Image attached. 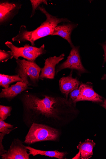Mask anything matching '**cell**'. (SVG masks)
Returning <instances> with one entry per match:
<instances>
[{
	"instance_id": "cell-21",
	"label": "cell",
	"mask_w": 106,
	"mask_h": 159,
	"mask_svg": "<svg viewBox=\"0 0 106 159\" xmlns=\"http://www.w3.org/2000/svg\"><path fill=\"white\" fill-rule=\"evenodd\" d=\"M80 91L79 89H76L71 92L70 95V98L72 100L73 103L76 105V100L79 96Z\"/></svg>"
},
{
	"instance_id": "cell-17",
	"label": "cell",
	"mask_w": 106,
	"mask_h": 159,
	"mask_svg": "<svg viewBox=\"0 0 106 159\" xmlns=\"http://www.w3.org/2000/svg\"><path fill=\"white\" fill-rule=\"evenodd\" d=\"M13 127L14 125L7 123L0 118V133L8 134L14 129L18 128L16 127L13 128Z\"/></svg>"
},
{
	"instance_id": "cell-2",
	"label": "cell",
	"mask_w": 106,
	"mask_h": 159,
	"mask_svg": "<svg viewBox=\"0 0 106 159\" xmlns=\"http://www.w3.org/2000/svg\"><path fill=\"white\" fill-rule=\"evenodd\" d=\"M38 9L46 16V20L33 31H28L25 26L21 25L19 34L12 39L13 42L21 43V42L28 41L31 43L32 46L34 47L35 42L37 40L48 35H52L55 28L59 23L71 22L67 19L59 18L51 15L42 6L39 7Z\"/></svg>"
},
{
	"instance_id": "cell-23",
	"label": "cell",
	"mask_w": 106,
	"mask_h": 159,
	"mask_svg": "<svg viewBox=\"0 0 106 159\" xmlns=\"http://www.w3.org/2000/svg\"><path fill=\"white\" fill-rule=\"evenodd\" d=\"M100 45L102 46L104 52V58L103 63V65H104L106 62V41Z\"/></svg>"
},
{
	"instance_id": "cell-3",
	"label": "cell",
	"mask_w": 106,
	"mask_h": 159,
	"mask_svg": "<svg viewBox=\"0 0 106 159\" xmlns=\"http://www.w3.org/2000/svg\"><path fill=\"white\" fill-rule=\"evenodd\" d=\"M60 132L58 130L48 125L34 123L29 128L24 143L31 145L45 141L58 140Z\"/></svg>"
},
{
	"instance_id": "cell-11",
	"label": "cell",
	"mask_w": 106,
	"mask_h": 159,
	"mask_svg": "<svg viewBox=\"0 0 106 159\" xmlns=\"http://www.w3.org/2000/svg\"><path fill=\"white\" fill-rule=\"evenodd\" d=\"M73 71L71 70L68 76L62 78L59 81L60 90L67 98L71 92L79 89L81 83L77 78L72 77Z\"/></svg>"
},
{
	"instance_id": "cell-9",
	"label": "cell",
	"mask_w": 106,
	"mask_h": 159,
	"mask_svg": "<svg viewBox=\"0 0 106 159\" xmlns=\"http://www.w3.org/2000/svg\"><path fill=\"white\" fill-rule=\"evenodd\" d=\"M65 56V54L63 53L58 57H51L45 60L44 66L42 69L39 80L54 79L56 75V66L64 59Z\"/></svg>"
},
{
	"instance_id": "cell-24",
	"label": "cell",
	"mask_w": 106,
	"mask_h": 159,
	"mask_svg": "<svg viewBox=\"0 0 106 159\" xmlns=\"http://www.w3.org/2000/svg\"><path fill=\"white\" fill-rule=\"evenodd\" d=\"M101 106L106 110V99H104L103 103Z\"/></svg>"
},
{
	"instance_id": "cell-8",
	"label": "cell",
	"mask_w": 106,
	"mask_h": 159,
	"mask_svg": "<svg viewBox=\"0 0 106 159\" xmlns=\"http://www.w3.org/2000/svg\"><path fill=\"white\" fill-rule=\"evenodd\" d=\"M93 87V84L92 83H81L79 88L80 93L76 103L82 101H88L96 103L102 102L103 97L95 92Z\"/></svg>"
},
{
	"instance_id": "cell-10",
	"label": "cell",
	"mask_w": 106,
	"mask_h": 159,
	"mask_svg": "<svg viewBox=\"0 0 106 159\" xmlns=\"http://www.w3.org/2000/svg\"><path fill=\"white\" fill-rule=\"evenodd\" d=\"M33 89L23 82H18L7 89H2L0 93V98H5L9 102H10L23 92Z\"/></svg>"
},
{
	"instance_id": "cell-6",
	"label": "cell",
	"mask_w": 106,
	"mask_h": 159,
	"mask_svg": "<svg viewBox=\"0 0 106 159\" xmlns=\"http://www.w3.org/2000/svg\"><path fill=\"white\" fill-rule=\"evenodd\" d=\"M67 68L76 70L78 75L80 76L82 74L89 73L82 64L79 47L74 46L72 48L66 61L56 67V75H57L60 71Z\"/></svg>"
},
{
	"instance_id": "cell-16",
	"label": "cell",
	"mask_w": 106,
	"mask_h": 159,
	"mask_svg": "<svg viewBox=\"0 0 106 159\" xmlns=\"http://www.w3.org/2000/svg\"><path fill=\"white\" fill-rule=\"evenodd\" d=\"M18 82H23L22 79L17 75H9L0 74V85L4 89H7L11 84Z\"/></svg>"
},
{
	"instance_id": "cell-22",
	"label": "cell",
	"mask_w": 106,
	"mask_h": 159,
	"mask_svg": "<svg viewBox=\"0 0 106 159\" xmlns=\"http://www.w3.org/2000/svg\"><path fill=\"white\" fill-rule=\"evenodd\" d=\"M6 135L2 133H0V156L7 152V151L5 149L2 144L3 139L5 135Z\"/></svg>"
},
{
	"instance_id": "cell-4",
	"label": "cell",
	"mask_w": 106,
	"mask_h": 159,
	"mask_svg": "<svg viewBox=\"0 0 106 159\" xmlns=\"http://www.w3.org/2000/svg\"><path fill=\"white\" fill-rule=\"evenodd\" d=\"M16 62L15 72L23 82L29 86L37 87L42 68L35 62L18 59Z\"/></svg>"
},
{
	"instance_id": "cell-19",
	"label": "cell",
	"mask_w": 106,
	"mask_h": 159,
	"mask_svg": "<svg viewBox=\"0 0 106 159\" xmlns=\"http://www.w3.org/2000/svg\"><path fill=\"white\" fill-rule=\"evenodd\" d=\"M13 57V56L11 51H6L0 50V62L1 63L6 62Z\"/></svg>"
},
{
	"instance_id": "cell-25",
	"label": "cell",
	"mask_w": 106,
	"mask_h": 159,
	"mask_svg": "<svg viewBox=\"0 0 106 159\" xmlns=\"http://www.w3.org/2000/svg\"><path fill=\"white\" fill-rule=\"evenodd\" d=\"M102 80H106V74H104L101 78Z\"/></svg>"
},
{
	"instance_id": "cell-12",
	"label": "cell",
	"mask_w": 106,
	"mask_h": 159,
	"mask_svg": "<svg viewBox=\"0 0 106 159\" xmlns=\"http://www.w3.org/2000/svg\"><path fill=\"white\" fill-rule=\"evenodd\" d=\"M78 25L77 24L68 23L57 25L55 29L52 36L58 35L67 40L71 48L74 46L71 38V34L73 30Z\"/></svg>"
},
{
	"instance_id": "cell-13",
	"label": "cell",
	"mask_w": 106,
	"mask_h": 159,
	"mask_svg": "<svg viewBox=\"0 0 106 159\" xmlns=\"http://www.w3.org/2000/svg\"><path fill=\"white\" fill-rule=\"evenodd\" d=\"M16 4L8 2H2L0 4V23L8 21L12 18L15 13L20 7Z\"/></svg>"
},
{
	"instance_id": "cell-7",
	"label": "cell",
	"mask_w": 106,
	"mask_h": 159,
	"mask_svg": "<svg viewBox=\"0 0 106 159\" xmlns=\"http://www.w3.org/2000/svg\"><path fill=\"white\" fill-rule=\"evenodd\" d=\"M23 142L14 139L7 152L1 155L2 159H30V154Z\"/></svg>"
},
{
	"instance_id": "cell-15",
	"label": "cell",
	"mask_w": 106,
	"mask_h": 159,
	"mask_svg": "<svg viewBox=\"0 0 106 159\" xmlns=\"http://www.w3.org/2000/svg\"><path fill=\"white\" fill-rule=\"evenodd\" d=\"M26 148L30 155L34 156L40 155L62 159L68 154L67 152H60L57 150L43 151L36 149L29 146H26Z\"/></svg>"
},
{
	"instance_id": "cell-14",
	"label": "cell",
	"mask_w": 106,
	"mask_h": 159,
	"mask_svg": "<svg viewBox=\"0 0 106 159\" xmlns=\"http://www.w3.org/2000/svg\"><path fill=\"white\" fill-rule=\"evenodd\" d=\"M96 143L93 140L87 139L83 142H80L77 146L81 154V158L88 159L92 157L93 154V149Z\"/></svg>"
},
{
	"instance_id": "cell-5",
	"label": "cell",
	"mask_w": 106,
	"mask_h": 159,
	"mask_svg": "<svg viewBox=\"0 0 106 159\" xmlns=\"http://www.w3.org/2000/svg\"><path fill=\"white\" fill-rule=\"evenodd\" d=\"M5 45L11 49L14 58L16 60L22 57L28 61L35 62L39 56L45 54L47 51L45 49L44 45L38 48L26 44L24 47L19 48L13 45L10 41H7Z\"/></svg>"
},
{
	"instance_id": "cell-20",
	"label": "cell",
	"mask_w": 106,
	"mask_h": 159,
	"mask_svg": "<svg viewBox=\"0 0 106 159\" xmlns=\"http://www.w3.org/2000/svg\"><path fill=\"white\" fill-rule=\"evenodd\" d=\"M30 1L31 3L32 7V11L31 18L33 17L35 15V10L41 4L43 3L47 5H48L47 1H45V0H31Z\"/></svg>"
},
{
	"instance_id": "cell-18",
	"label": "cell",
	"mask_w": 106,
	"mask_h": 159,
	"mask_svg": "<svg viewBox=\"0 0 106 159\" xmlns=\"http://www.w3.org/2000/svg\"><path fill=\"white\" fill-rule=\"evenodd\" d=\"M12 109L11 106L0 105V118L5 120L8 117L11 115V112Z\"/></svg>"
},
{
	"instance_id": "cell-1",
	"label": "cell",
	"mask_w": 106,
	"mask_h": 159,
	"mask_svg": "<svg viewBox=\"0 0 106 159\" xmlns=\"http://www.w3.org/2000/svg\"><path fill=\"white\" fill-rule=\"evenodd\" d=\"M23 108L22 120L30 128L34 123L48 125L66 122L76 111L72 100L44 90L25 91L17 97Z\"/></svg>"
}]
</instances>
